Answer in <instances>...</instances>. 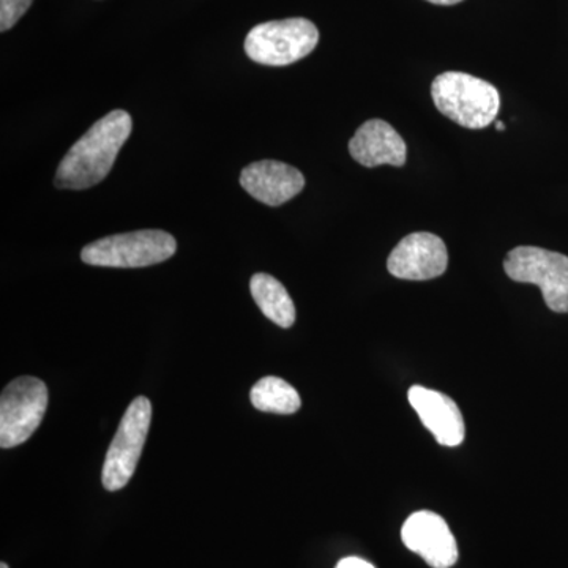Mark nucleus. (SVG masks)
I'll list each match as a JSON object with an SVG mask.
<instances>
[{
	"instance_id": "1",
	"label": "nucleus",
	"mask_w": 568,
	"mask_h": 568,
	"mask_svg": "<svg viewBox=\"0 0 568 568\" xmlns=\"http://www.w3.org/2000/svg\"><path fill=\"white\" fill-rule=\"evenodd\" d=\"M132 130V115L122 110L112 111L93 123L63 156L54 185L61 190H88L102 182Z\"/></svg>"
},
{
	"instance_id": "2",
	"label": "nucleus",
	"mask_w": 568,
	"mask_h": 568,
	"mask_svg": "<svg viewBox=\"0 0 568 568\" xmlns=\"http://www.w3.org/2000/svg\"><path fill=\"white\" fill-rule=\"evenodd\" d=\"M432 97L446 118L470 130L491 125L500 110V95L495 85L462 71L439 74L433 81Z\"/></svg>"
},
{
	"instance_id": "3",
	"label": "nucleus",
	"mask_w": 568,
	"mask_h": 568,
	"mask_svg": "<svg viewBox=\"0 0 568 568\" xmlns=\"http://www.w3.org/2000/svg\"><path fill=\"white\" fill-rule=\"evenodd\" d=\"M178 242L160 230L115 234L85 245L81 260L97 267L140 268L163 263L174 256Z\"/></svg>"
},
{
	"instance_id": "4",
	"label": "nucleus",
	"mask_w": 568,
	"mask_h": 568,
	"mask_svg": "<svg viewBox=\"0 0 568 568\" xmlns=\"http://www.w3.org/2000/svg\"><path fill=\"white\" fill-rule=\"evenodd\" d=\"M320 41V31L305 18L268 21L256 26L245 39V52L253 62L284 67L312 54Z\"/></svg>"
},
{
	"instance_id": "5",
	"label": "nucleus",
	"mask_w": 568,
	"mask_h": 568,
	"mask_svg": "<svg viewBox=\"0 0 568 568\" xmlns=\"http://www.w3.org/2000/svg\"><path fill=\"white\" fill-rule=\"evenodd\" d=\"M504 271L517 283L537 284L545 304L555 313H568V257L538 246H518L507 254Z\"/></svg>"
},
{
	"instance_id": "6",
	"label": "nucleus",
	"mask_w": 568,
	"mask_h": 568,
	"mask_svg": "<svg viewBox=\"0 0 568 568\" xmlns=\"http://www.w3.org/2000/svg\"><path fill=\"white\" fill-rule=\"evenodd\" d=\"M152 422L151 399L138 396L123 414L118 433L108 448L103 466V487L119 491L132 480Z\"/></svg>"
},
{
	"instance_id": "7",
	"label": "nucleus",
	"mask_w": 568,
	"mask_h": 568,
	"mask_svg": "<svg viewBox=\"0 0 568 568\" xmlns=\"http://www.w3.org/2000/svg\"><path fill=\"white\" fill-rule=\"evenodd\" d=\"M48 409V387L39 377L11 381L0 396V447L21 446L37 432Z\"/></svg>"
},
{
	"instance_id": "8",
	"label": "nucleus",
	"mask_w": 568,
	"mask_h": 568,
	"mask_svg": "<svg viewBox=\"0 0 568 568\" xmlns=\"http://www.w3.org/2000/svg\"><path fill=\"white\" fill-rule=\"evenodd\" d=\"M448 253L443 239L429 233H414L403 239L388 256L387 268L399 280L437 278L447 271Z\"/></svg>"
},
{
	"instance_id": "9",
	"label": "nucleus",
	"mask_w": 568,
	"mask_h": 568,
	"mask_svg": "<svg viewBox=\"0 0 568 568\" xmlns=\"http://www.w3.org/2000/svg\"><path fill=\"white\" fill-rule=\"evenodd\" d=\"M403 544L433 568H450L458 560V545L443 517L416 511L402 529Z\"/></svg>"
},
{
	"instance_id": "10",
	"label": "nucleus",
	"mask_w": 568,
	"mask_h": 568,
	"mask_svg": "<svg viewBox=\"0 0 568 568\" xmlns=\"http://www.w3.org/2000/svg\"><path fill=\"white\" fill-rule=\"evenodd\" d=\"M241 185L260 203L278 207L304 190L305 178L291 164L263 160L244 168Z\"/></svg>"
},
{
	"instance_id": "11",
	"label": "nucleus",
	"mask_w": 568,
	"mask_h": 568,
	"mask_svg": "<svg viewBox=\"0 0 568 568\" xmlns=\"http://www.w3.org/2000/svg\"><path fill=\"white\" fill-rule=\"evenodd\" d=\"M407 398L420 417L422 424L435 436L440 446L458 447L465 440V418L450 396L414 386L407 392Z\"/></svg>"
},
{
	"instance_id": "12",
	"label": "nucleus",
	"mask_w": 568,
	"mask_h": 568,
	"mask_svg": "<svg viewBox=\"0 0 568 568\" xmlns=\"http://www.w3.org/2000/svg\"><path fill=\"white\" fill-rule=\"evenodd\" d=\"M406 142L390 123L372 119L358 126L349 142V152L362 166L376 168L381 164L405 166Z\"/></svg>"
},
{
	"instance_id": "13",
	"label": "nucleus",
	"mask_w": 568,
	"mask_h": 568,
	"mask_svg": "<svg viewBox=\"0 0 568 568\" xmlns=\"http://www.w3.org/2000/svg\"><path fill=\"white\" fill-rule=\"evenodd\" d=\"M250 291L261 312L272 323L290 328L295 323L293 298L278 280L267 274H256L250 282Z\"/></svg>"
},
{
	"instance_id": "14",
	"label": "nucleus",
	"mask_w": 568,
	"mask_h": 568,
	"mask_svg": "<svg viewBox=\"0 0 568 568\" xmlns=\"http://www.w3.org/2000/svg\"><path fill=\"white\" fill-rule=\"evenodd\" d=\"M252 405L261 413L290 416L297 413L302 406L301 396L291 384L280 377L267 376L257 381L250 392Z\"/></svg>"
},
{
	"instance_id": "15",
	"label": "nucleus",
	"mask_w": 568,
	"mask_h": 568,
	"mask_svg": "<svg viewBox=\"0 0 568 568\" xmlns=\"http://www.w3.org/2000/svg\"><path fill=\"white\" fill-rule=\"evenodd\" d=\"M33 0H0V29L9 31L31 9Z\"/></svg>"
},
{
	"instance_id": "16",
	"label": "nucleus",
	"mask_w": 568,
	"mask_h": 568,
	"mask_svg": "<svg viewBox=\"0 0 568 568\" xmlns=\"http://www.w3.org/2000/svg\"><path fill=\"white\" fill-rule=\"evenodd\" d=\"M335 568H375V566L361 558H345L339 560Z\"/></svg>"
},
{
	"instance_id": "17",
	"label": "nucleus",
	"mask_w": 568,
	"mask_h": 568,
	"mask_svg": "<svg viewBox=\"0 0 568 568\" xmlns=\"http://www.w3.org/2000/svg\"><path fill=\"white\" fill-rule=\"evenodd\" d=\"M428 2L436 3V6H457L463 0H428Z\"/></svg>"
},
{
	"instance_id": "18",
	"label": "nucleus",
	"mask_w": 568,
	"mask_h": 568,
	"mask_svg": "<svg viewBox=\"0 0 568 568\" xmlns=\"http://www.w3.org/2000/svg\"><path fill=\"white\" fill-rule=\"evenodd\" d=\"M496 130H497V132H504V130H506V123L497 122Z\"/></svg>"
},
{
	"instance_id": "19",
	"label": "nucleus",
	"mask_w": 568,
	"mask_h": 568,
	"mask_svg": "<svg viewBox=\"0 0 568 568\" xmlns=\"http://www.w3.org/2000/svg\"><path fill=\"white\" fill-rule=\"evenodd\" d=\"M0 568H9L6 562L0 564Z\"/></svg>"
}]
</instances>
